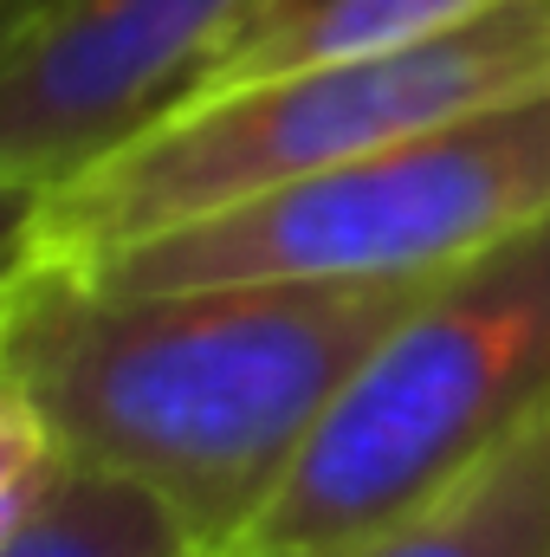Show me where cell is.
Here are the masks:
<instances>
[{
    "label": "cell",
    "mask_w": 550,
    "mask_h": 557,
    "mask_svg": "<svg viewBox=\"0 0 550 557\" xmlns=\"http://www.w3.org/2000/svg\"><path fill=\"white\" fill-rule=\"evenodd\" d=\"M421 292L427 278L111 292L39 260L0 305V376L65 467L155 493L227 557Z\"/></svg>",
    "instance_id": "cell-1"
},
{
    "label": "cell",
    "mask_w": 550,
    "mask_h": 557,
    "mask_svg": "<svg viewBox=\"0 0 550 557\" xmlns=\"http://www.w3.org/2000/svg\"><path fill=\"white\" fill-rule=\"evenodd\" d=\"M550 421V214L427 278L240 557H363Z\"/></svg>",
    "instance_id": "cell-2"
},
{
    "label": "cell",
    "mask_w": 550,
    "mask_h": 557,
    "mask_svg": "<svg viewBox=\"0 0 550 557\" xmlns=\"http://www.w3.org/2000/svg\"><path fill=\"white\" fill-rule=\"evenodd\" d=\"M550 85V0H499L434 39L195 98L46 195V260L85 267L182 221Z\"/></svg>",
    "instance_id": "cell-3"
},
{
    "label": "cell",
    "mask_w": 550,
    "mask_h": 557,
    "mask_svg": "<svg viewBox=\"0 0 550 557\" xmlns=\"http://www.w3.org/2000/svg\"><path fill=\"white\" fill-rule=\"evenodd\" d=\"M550 214V85L72 267L111 292L434 278Z\"/></svg>",
    "instance_id": "cell-4"
},
{
    "label": "cell",
    "mask_w": 550,
    "mask_h": 557,
    "mask_svg": "<svg viewBox=\"0 0 550 557\" xmlns=\"http://www.w3.org/2000/svg\"><path fill=\"white\" fill-rule=\"evenodd\" d=\"M260 0H46L0 46V175L65 188L182 111Z\"/></svg>",
    "instance_id": "cell-5"
},
{
    "label": "cell",
    "mask_w": 550,
    "mask_h": 557,
    "mask_svg": "<svg viewBox=\"0 0 550 557\" xmlns=\"http://www.w3.org/2000/svg\"><path fill=\"white\" fill-rule=\"evenodd\" d=\"M486 7H499V0H260L247 13V26L227 39V52L214 59V72L201 78L195 98L285 78V72H311V65L396 52V46L434 39V33H447V26H460Z\"/></svg>",
    "instance_id": "cell-6"
},
{
    "label": "cell",
    "mask_w": 550,
    "mask_h": 557,
    "mask_svg": "<svg viewBox=\"0 0 550 557\" xmlns=\"http://www.w3.org/2000/svg\"><path fill=\"white\" fill-rule=\"evenodd\" d=\"M363 557H550V421Z\"/></svg>",
    "instance_id": "cell-7"
},
{
    "label": "cell",
    "mask_w": 550,
    "mask_h": 557,
    "mask_svg": "<svg viewBox=\"0 0 550 557\" xmlns=\"http://www.w3.org/2000/svg\"><path fill=\"white\" fill-rule=\"evenodd\" d=\"M0 557H214L155 493L65 467L52 493L0 539Z\"/></svg>",
    "instance_id": "cell-8"
},
{
    "label": "cell",
    "mask_w": 550,
    "mask_h": 557,
    "mask_svg": "<svg viewBox=\"0 0 550 557\" xmlns=\"http://www.w3.org/2000/svg\"><path fill=\"white\" fill-rule=\"evenodd\" d=\"M59 473H65V460H59L39 409L0 376V539L52 493Z\"/></svg>",
    "instance_id": "cell-9"
},
{
    "label": "cell",
    "mask_w": 550,
    "mask_h": 557,
    "mask_svg": "<svg viewBox=\"0 0 550 557\" xmlns=\"http://www.w3.org/2000/svg\"><path fill=\"white\" fill-rule=\"evenodd\" d=\"M46 260V188L0 175V298Z\"/></svg>",
    "instance_id": "cell-10"
},
{
    "label": "cell",
    "mask_w": 550,
    "mask_h": 557,
    "mask_svg": "<svg viewBox=\"0 0 550 557\" xmlns=\"http://www.w3.org/2000/svg\"><path fill=\"white\" fill-rule=\"evenodd\" d=\"M39 7H46V0H0V46H7V39H13V33H20Z\"/></svg>",
    "instance_id": "cell-11"
},
{
    "label": "cell",
    "mask_w": 550,
    "mask_h": 557,
    "mask_svg": "<svg viewBox=\"0 0 550 557\" xmlns=\"http://www.w3.org/2000/svg\"><path fill=\"white\" fill-rule=\"evenodd\" d=\"M227 557H240V552H227Z\"/></svg>",
    "instance_id": "cell-12"
},
{
    "label": "cell",
    "mask_w": 550,
    "mask_h": 557,
    "mask_svg": "<svg viewBox=\"0 0 550 557\" xmlns=\"http://www.w3.org/2000/svg\"><path fill=\"white\" fill-rule=\"evenodd\" d=\"M0 305H7V298H0Z\"/></svg>",
    "instance_id": "cell-13"
}]
</instances>
